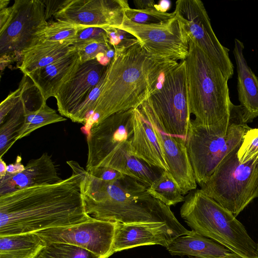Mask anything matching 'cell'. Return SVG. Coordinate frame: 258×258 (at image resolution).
Wrapping results in <instances>:
<instances>
[{"mask_svg":"<svg viewBox=\"0 0 258 258\" xmlns=\"http://www.w3.org/2000/svg\"><path fill=\"white\" fill-rule=\"evenodd\" d=\"M148 187L126 175L106 181L86 170L80 184L85 212L95 219L125 224L165 222L185 234L189 233L170 207L152 196Z\"/></svg>","mask_w":258,"mask_h":258,"instance_id":"obj_3","label":"cell"},{"mask_svg":"<svg viewBox=\"0 0 258 258\" xmlns=\"http://www.w3.org/2000/svg\"><path fill=\"white\" fill-rule=\"evenodd\" d=\"M46 244L36 233L0 236V258H36Z\"/></svg>","mask_w":258,"mask_h":258,"instance_id":"obj_25","label":"cell"},{"mask_svg":"<svg viewBox=\"0 0 258 258\" xmlns=\"http://www.w3.org/2000/svg\"><path fill=\"white\" fill-rule=\"evenodd\" d=\"M7 165L2 158H0V178L5 176L7 172Z\"/></svg>","mask_w":258,"mask_h":258,"instance_id":"obj_41","label":"cell"},{"mask_svg":"<svg viewBox=\"0 0 258 258\" xmlns=\"http://www.w3.org/2000/svg\"><path fill=\"white\" fill-rule=\"evenodd\" d=\"M80 63V56L76 49L60 59L37 69L26 75L38 89L43 101L55 97L64 83L75 73Z\"/></svg>","mask_w":258,"mask_h":258,"instance_id":"obj_20","label":"cell"},{"mask_svg":"<svg viewBox=\"0 0 258 258\" xmlns=\"http://www.w3.org/2000/svg\"><path fill=\"white\" fill-rule=\"evenodd\" d=\"M36 258H100L82 247L62 242L47 243Z\"/></svg>","mask_w":258,"mask_h":258,"instance_id":"obj_30","label":"cell"},{"mask_svg":"<svg viewBox=\"0 0 258 258\" xmlns=\"http://www.w3.org/2000/svg\"><path fill=\"white\" fill-rule=\"evenodd\" d=\"M240 145L223 159L200 186L201 190L235 217L258 198V159L240 162L237 151Z\"/></svg>","mask_w":258,"mask_h":258,"instance_id":"obj_7","label":"cell"},{"mask_svg":"<svg viewBox=\"0 0 258 258\" xmlns=\"http://www.w3.org/2000/svg\"><path fill=\"white\" fill-rule=\"evenodd\" d=\"M243 43L235 38L233 51L237 73V91L244 123L258 117V77L248 66L244 56Z\"/></svg>","mask_w":258,"mask_h":258,"instance_id":"obj_21","label":"cell"},{"mask_svg":"<svg viewBox=\"0 0 258 258\" xmlns=\"http://www.w3.org/2000/svg\"><path fill=\"white\" fill-rule=\"evenodd\" d=\"M62 180L51 156L44 153L39 157L30 160L22 171L7 173L0 178V196L27 187L56 183Z\"/></svg>","mask_w":258,"mask_h":258,"instance_id":"obj_18","label":"cell"},{"mask_svg":"<svg viewBox=\"0 0 258 258\" xmlns=\"http://www.w3.org/2000/svg\"><path fill=\"white\" fill-rule=\"evenodd\" d=\"M25 88L23 78L19 88L10 94L0 104V124H2L8 114L17 105L22 97Z\"/></svg>","mask_w":258,"mask_h":258,"instance_id":"obj_35","label":"cell"},{"mask_svg":"<svg viewBox=\"0 0 258 258\" xmlns=\"http://www.w3.org/2000/svg\"><path fill=\"white\" fill-rule=\"evenodd\" d=\"M250 127L243 120L240 107L228 126H203L190 119L186 146L200 186L206 182L223 159L239 146Z\"/></svg>","mask_w":258,"mask_h":258,"instance_id":"obj_6","label":"cell"},{"mask_svg":"<svg viewBox=\"0 0 258 258\" xmlns=\"http://www.w3.org/2000/svg\"><path fill=\"white\" fill-rule=\"evenodd\" d=\"M257 257H258V249H257Z\"/></svg>","mask_w":258,"mask_h":258,"instance_id":"obj_44","label":"cell"},{"mask_svg":"<svg viewBox=\"0 0 258 258\" xmlns=\"http://www.w3.org/2000/svg\"><path fill=\"white\" fill-rule=\"evenodd\" d=\"M141 105L165 133L186 139L191 119L185 60L164 74L161 86L152 91Z\"/></svg>","mask_w":258,"mask_h":258,"instance_id":"obj_8","label":"cell"},{"mask_svg":"<svg viewBox=\"0 0 258 258\" xmlns=\"http://www.w3.org/2000/svg\"><path fill=\"white\" fill-rule=\"evenodd\" d=\"M181 22L189 41L196 43L220 69L229 80L234 67L229 49L216 36L203 3L200 0H178L174 11Z\"/></svg>","mask_w":258,"mask_h":258,"instance_id":"obj_11","label":"cell"},{"mask_svg":"<svg viewBox=\"0 0 258 258\" xmlns=\"http://www.w3.org/2000/svg\"><path fill=\"white\" fill-rule=\"evenodd\" d=\"M113 48L93 114L84 125L86 131L114 113L139 107L160 77L178 63L150 53L136 38H126Z\"/></svg>","mask_w":258,"mask_h":258,"instance_id":"obj_2","label":"cell"},{"mask_svg":"<svg viewBox=\"0 0 258 258\" xmlns=\"http://www.w3.org/2000/svg\"><path fill=\"white\" fill-rule=\"evenodd\" d=\"M118 29L134 36L145 49L155 56L177 61L184 60L188 54V38L176 15L154 24L136 23L124 16Z\"/></svg>","mask_w":258,"mask_h":258,"instance_id":"obj_9","label":"cell"},{"mask_svg":"<svg viewBox=\"0 0 258 258\" xmlns=\"http://www.w3.org/2000/svg\"><path fill=\"white\" fill-rule=\"evenodd\" d=\"M88 172L97 178L106 181H115L125 175L115 169L104 167H98Z\"/></svg>","mask_w":258,"mask_h":258,"instance_id":"obj_36","label":"cell"},{"mask_svg":"<svg viewBox=\"0 0 258 258\" xmlns=\"http://www.w3.org/2000/svg\"><path fill=\"white\" fill-rule=\"evenodd\" d=\"M9 2V0H0V10L7 8Z\"/></svg>","mask_w":258,"mask_h":258,"instance_id":"obj_43","label":"cell"},{"mask_svg":"<svg viewBox=\"0 0 258 258\" xmlns=\"http://www.w3.org/2000/svg\"><path fill=\"white\" fill-rule=\"evenodd\" d=\"M24 91L21 100L15 108L8 114L3 123L0 124V158L17 141L19 133L24 123V114L27 107L26 92L28 85L26 77L24 76Z\"/></svg>","mask_w":258,"mask_h":258,"instance_id":"obj_26","label":"cell"},{"mask_svg":"<svg viewBox=\"0 0 258 258\" xmlns=\"http://www.w3.org/2000/svg\"><path fill=\"white\" fill-rule=\"evenodd\" d=\"M111 45L108 43L93 41L75 47L78 51L80 62L98 59L99 55H106L111 50Z\"/></svg>","mask_w":258,"mask_h":258,"instance_id":"obj_33","label":"cell"},{"mask_svg":"<svg viewBox=\"0 0 258 258\" xmlns=\"http://www.w3.org/2000/svg\"><path fill=\"white\" fill-rule=\"evenodd\" d=\"M86 28L88 27L65 21L48 22L46 26L36 33L35 44L44 41L73 43L79 32Z\"/></svg>","mask_w":258,"mask_h":258,"instance_id":"obj_29","label":"cell"},{"mask_svg":"<svg viewBox=\"0 0 258 258\" xmlns=\"http://www.w3.org/2000/svg\"><path fill=\"white\" fill-rule=\"evenodd\" d=\"M11 16L0 28L1 59L19 55L35 44L36 33L48 22L43 0H16Z\"/></svg>","mask_w":258,"mask_h":258,"instance_id":"obj_10","label":"cell"},{"mask_svg":"<svg viewBox=\"0 0 258 258\" xmlns=\"http://www.w3.org/2000/svg\"><path fill=\"white\" fill-rule=\"evenodd\" d=\"M222 258H246V257L241 256L240 255L237 254L233 252H231L230 253L226 254V255H225L224 257H223Z\"/></svg>","mask_w":258,"mask_h":258,"instance_id":"obj_42","label":"cell"},{"mask_svg":"<svg viewBox=\"0 0 258 258\" xmlns=\"http://www.w3.org/2000/svg\"><path fill=\"white\" fill-rule=\"evenodd\" d=\"M101 167L115 169L148 187L153 183L161 173L156 172L155 167L149 166L133 154L130 140L116 147L96 168Z\"/></svg>","mask_w":258,"mask_h":258,"instance_id":"obj_22","label":"cell"},{"mask_svg":"<svg viewBox=\"0 0 258 258\" xmlns=\"http://www.w3.org/2000/svg\"><path fill=\"white\" fill-rule=\"evenodd\" d=\"M166 248L173 255L198 258H222L231 252L213 239L193 230L175 238Z\"/></svg>","mask_w":258,"mask_h":258,"instance_id":"obj_23","label":"cell"},{"mask_svg":"<svg viewBox=\"0 0 258 258\" xmlns=\"http://www.w3.org/2000/svg\"><path fill=\"white\" fill-rule=\"evenodd\" d=\"M130 143L134 156L150 166L168 171L154 127L139 107L134 110L133 134Z\"/></svg>","mask_w":258,"mask_h":258,"instance_id":"obj_19","label":"cell"},{"mask_svg":"<svg viewBox=\"0 0 258 258\" xmlns=\"http://www.w3.org/2000/svg\"><path fill=\"white\" fill-rule=\"evenodd\" d=\"M188 105L194 123L228 126L238 108L231 101L228 80L195 42L189 41L185 59Z\"/></svg>","mask_w":258,"mask_h":258,"instance_id":"obj_4","label":"cell"},{"mask_svg":"<svg viewBox=\"0 0 258 258\" xmlns=\"http://www.w3.org/2000/svg\"><path fill=\"white\" fill-rule=\"evenodd\" d=\"M148 192L169 207L184 202L185 198L177 182L166 170L162 171L159 177L148 187Z\"/></svg>","mask_w":258,"mask_h":258,"instance_id":"obj_27","label":"cell"},{"mask_svg":"<svg viewBox=\"0 0 258 258\" xmlns=\"http://www.w3.org/2000/svg\"><path fill=\"white\" fill-rule=\"evenodd\" d=\"M125 16L130 20L141 24H154L167 21L174 16V12L168 13L159 11L155 8L139 10L131 8L125 9Z\"/></svg>","mask_w":258,"mask_h":258,"instance_id":"obj_31","label":"cell"},{"mask_svg":"<svg viewBox=\"0 0 258 258\" xmlns=\"http://www.w3.org/2000/svg\"><path fill=\"white\" fill-rule=\"evenodd\" d=\"M185 235L165 222L125 224L115 222L109 255L135 247L159 244L167 247L176 237Z\"/></svg>","mask_w":258,"mask_h":258,"instance_id":"obj_17","label":"cell"},{"mask_svg":"<svg viewBox=\"0 0 258 258\" xmlns=\"http://www.w3.org/2000/svg\"><path fill=\"white\" fill-rule=\"evenodd\" d=\"M107 68L98 59L80 63L73 76L60 87L55 98L59 113L70 118L99 83Z\"/></svg>","mask_w":258,"mask_h":258,"instance_id":"obj_15","label":"cell"},{"mask_svg":"<svg viewBox=\"0 0 258 258\" xmlns=\"http://www.w3.org/2000/svg\"><path fill=\"white\" fill-rule=\"evenodd\" d=\"M76 49L71 42H38L22 52L19 68L24 75H27L60 59Z\"/></svg>","mask_w":258,"mask_h":258,"instance_id":"obj_24","label":"cell"},{"mask_svg":"<svg viewBox=\"0 0 258 258\" xmlns=\"http://www.w3.org/2000/svg\"><path fill=\"white\" fill-rule=\"evenodd\" d=\"M93 41L109 43L108 34L105 28L92 27L81 30L76 35L73 45L76 47Z\"/></svg>","mask_w":258,"mask_h":258,"instance_id":"obj_34","label":"cell"},{"mask_svg":"<svg viewBox=\"0 0 258 258\" xmlns=\"http://www.w3.org/2000/svg\"><path fill=\"white\" fill-rule=\"evenodd\" d=\"M134 110L114 113L91 126L87 138V172L96 168L119 145L131 139L133 134Z\"/></svg>","mask_w":258,"mask_h":258,"instance_id":"obj_14","label":"cell"},{"mask_svg":"<svg viewBox=\"0 0 258 258\" xmlns=\"http://www.w3.org/2000/svg\"><path fill=\"white\" fill-rule=\"evenodd\" d=\"M181 217L192 230L246 258H257L258 244L234 215L200 189L188 193Z\"/></svg>","mask_w":258,"mask_h":258,"instance_id":"obj_5","label":"cell"},{"mask_svg":"<svg viewBox=\"0 0 258 258\" xmlns=\"http://www.w3.org/2000/svg\"><path fill=\"white\" fill-rule=\"evenodd\" d=\"M67 119L49 107L46 102H43L37 109L28 110L26 108L24 123L19 133L17 140L28 136L35 130L51 123L61 122Z\"/></svg>","mask_w":258,"mask_h":258,"instance_id":"obj_28","label":"cell"},{"mask_svg":"<svg viewBox=\"0 0 258 258\" xmlns=\"http://www.w3.org/2000/svg\"><path fill=\"white\" fill-rule=\"evenodd\" d=\"M139 108L152 124L168 171L177 182L183 195L196 189L197 181L188 155L186 139L165 133L144 106L141 105Z\"/></svg>","mask_w":258,"mask_h":258,"instance_id":"obj_16","label":"cell"},{"mask_svg":"<svg viewBox=\"0 0 258 258\" xmlns=\"http://www.w3.org/2000/svg\"><path fill=\"white\" fill-rule=\"evenodd\" d=\"M115 222L91 219L70 226L50 228L36 232L46 242H62L86 249L100 258H108Z\"/></svg>","mask_w":258,"mask_h":258,"instance_id":"obj_12","label":"cell"},{"mask_svg":"<svg viewBox=\"0 0 258 258\" xmlns=\"http://www.w3.org/2000/svg\"><path fill=\"white\" fill-rule=\"evenodd\" d=\"M170 2L167 1H161L159 4H156L155 7L159 11L166 12L170 7Z\"/></svg>","mask_w":258,"mask_h":258,"instance_id":"obj_40","label":"cell"},{"mask_svg":"<svg viewBox=\"0 0 258 258\" xmlns=\"http://www.w3.org/2000/svg\"><path fill=\"white\" fill-rule=\"evenodd\" d=\"M68 178L0 196V236L34 233L87 221L80 184L85 170L68 161Z\"/></svg>","mask_w":258,"mask_h":258,"instance_id":"obj_1","label":"cell"},{"mask_svg":"<svg viewBox=\"0 0 258 258\" xmlns=\"http://www.w3.org/2000/svg\"><path fill=\"white\" fill-rule=\"evenodd\" d=\"M134 3L137 9L143 10L149 8H155V3L153 0H136Z\"/></svg>","mask_w":258,"mask_h":258,"instance_id":"obj_38","label":"cell"},{"mask_svg":"<svg viewBox=\"0 0 258 258\" xmlns=\"http://www.w3.org/2000/svg\"><path fill=\"white\" fill-rule=\"evenodd\" d=\"M25 169V166L21 163V158L18 156L14 164H10L7 165V172L9 174H16L22 171Z\"/></svg>","mask_w":258,"mask_h":258,"instance_id":"obj_37","label":"cell"},{"mask_svg":"<svg viewBox=\"0 0 258 258\" xmlns=\"http://www.w3.org/2000/svg\"><path fill=\"white\" fill-rule=\"evenodd\" d=\"M128 7L126 0H64L53 16L87 27L119 29Z\"/></svg>","mask_w":258,"mask_h":258,"instance_id":"obj_13","label":"cell"},{"mask_svg":"<svg viewBox=\"0 0 258 258\" xmlns=\"http://www.w3.org/2000/svg\"><path fill=\"white\" fill-rule=\"evenodd\" d=\"M12 11V7L0 10V28L5 26L9 20Z\"/></svg>","mask_w":258,"mask_h":258,"instance_id":"obj_39","label":"cell"},{"mask_svg":"<svg viewBox=\"0 0 258 258\" xmlns=\"http://www.w3.org/2000/svg\"><path fill=\"white\" fill-rule=\"evenodd\" d=\"M237 157L242 163L258 159V127L250 128L243 136Z\"/></svg>","mask_w":258,"mask_h":258,"instance_id":"obj_32","label":"cell"}]
</instances>
